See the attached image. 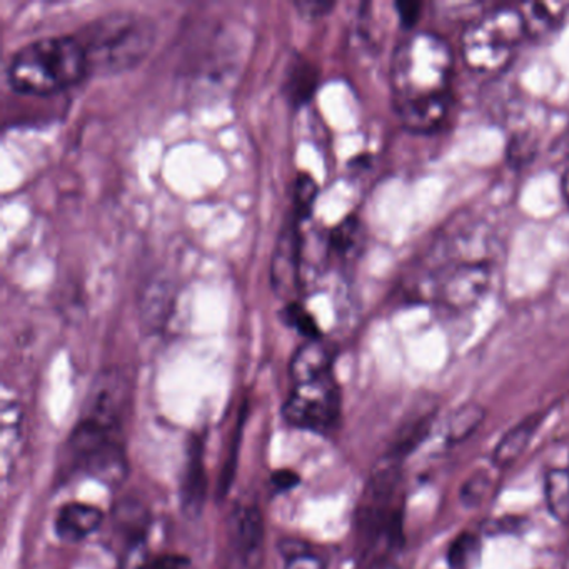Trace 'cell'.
Instances as JSON below:
<instances>
[{"mask_svg": "<svg viewBox=\"0 0 569 569\" xmlns=\"http://www.w3.org/2000/svg\"><path fill=\"white\" fill-rule=\"evenodd\" d=\"M569 154V152H568ZM561 191L562 196H565L566 202L569 206V166L566 168L565 174H562L561 179Z\"/></svg>", "mask_w": 569, "mask_h": 569, "instance_id": "4dcf8cb0", "label": "cell"}, {"mask_svg": "<svg viewBox=\"0 0 569 569\" xmlns=\"http://www.w3.org/2000/svg\"><path fill=\"white\" fill-rule=\"evenodd\" d=\"M104 512L84 502H68L56 516L54 529L59 539L66 542H81L101 529Z\"/></svg>", "mask_w": 569, "mask_h": 569, "instance_id": "7c38bea8", "label": "cell"}, {"mask_svg": "<svg viewBox=\"0 0 569 569\" xmlns=\"http://www.w3.org/2000/svg\"><path fill=\"white\" fill-rule=\"evenodd\" d=\"M144 569H189V559L179 555H161L146 562Z\"/></svg>", "mask_w": 569, "mask_h": 569, "instance_id": "4316f807", "label": "cell"}, {"mask_svg": "<svg viewBox=\"0 0 569 569\" xmlns=\"http://www.w3.org/2000/svg\"><path fill=\"white\" fill-rule=\"evenodd\" d=\"M455 52L442 36L416 31L396 46L391 62L392 104L408 131L432 134L452 108Z\"/></svg>", "mask_w": 569, "mask_h": 569, "instance_id": "6da1fadb", "label": "cell"}, {"mask_svg": "<svg viewBox=\"0 0 569 569\" xmlns=\"http://www.w3.org/2000/svg\"><path fill=\"white\" fill-rule=\"evenodd\" d=\"M528 26L529 38H539L565 24L569 18V2H536L519 6Z\"/></svg>", "mask_w": 569, "mask_h": 569, "instance_id": "2e32d148", "label": "cell"}, {"mask_svg": "<svg viewBox=\"0 0 569 569\" xmlns=\"http://www.w3.org/2000/svg\"><path fill=\"white\" fill-rule=\"evenodd\" d=\"M528 38L519 6H498L475 16L466 26L461 36L462 61L478 74H499L511 66Z\"/></svg>", "mask_w": 569, "mask_h": 569, "instance_id": "5b68a950", "label": "cell"}, {"mask_svg": "<svg viewBox=\"0 0 569 569\" xmlns=\"http://www.w3.org/2000/svg\"><path fill=\"white\" fill-rule=\"evenodd\" d=\"M271 482L276 491H289V489H295L299 485V475L298 472L289 471V469H279V471L272 472Z\"/></svg>", "mask_w": 569, "mask_h": 569, "instance_id": "f1b7e54d", "label": "cell"}, {"mask_svg": "<svg viewBox=\"0 0 569 569\" xmlns=\"http://www.w3.org/2000/svg\"><path fill=\"white\" fill-rule=\"evenodd\" d=\"M486 409L476 402H468V405L459 406L445 426L446 445L456 446L459 442H465L466 439L471 438L482 422H485Z\"/></svg>", "mask_w": 569, "mask_h": 569, "instance_id": "d6986e66", "label": "cell"}, {"mask_svg": "<svg viewBox=\"0 0 569 569\" xmlns=\"http://www.w3.org/2000/svg\"><path fill=\"white\" fill-rule=\"evenodd\" d=\"M401 459L386 456L366 485L356 512V531L362 555L402 542V509L399 506Z\"/></svg>", "mask_w": 569, "mask_h": 569, "instance_id": "8992f818", "label": "cell"}, {"mask_svg": "<svg viewBox=\"0 0 569 569\" xmlns=\"http://www.w3.org/2000/svg\"><path fill=\"white\" fill-rule=\"evenodd\" d=\"M284 569H325V565H322L319 556L312 555L309 551H302L288 558Z\"/></svg>", "mask_w": 569, "mask_h": 569, "instance_id": "83f0119b", "label": "cell"}, {"mask_svg": "<svg viewBox=\"0 0 569 569\" xmlns=\"http://www.w3.org/2000/svg\"><path fill=\"white\" fill-rule=\"evenodd\" d=\"M489 485H491V481H489L488 476L482 475V472L472 475L471 478L462 485L461 491H459V498H461L462 505H465L466 508H476V506L481 505L486 492H488Z\"/></svg>", "mask_w": 569, "mask_h": 569, "instance_id": "d4e9b609", "label": "cell"}, {"mask_svg": "<svg viewBox=\"0 0 569 569\" xmlns=\"http://www.w3.org/2000/svg\"><path fill=\"white\" fill-rule=\"evenodd\" d=\"M335 365V349L328 342L319 339H306L291 359L289 372L295 385L298 382L311 381L321 376L332 372Z\"/></svg>", "mask_w": 569, "mask_h": 569, "instance_id": "4fadbf2b", "label": "cell"}, {"mask_svg": "<svg viewBox=\"0 0 569 569\" xmlns=\"http://www.w3.org/2000/svg\"><path fill=\"white\" fill-rule=\"evenodd\" d=\"M301 222L292 212L279 231L274 251H272L271 276L272 291L286 302L298 301L296 295L301 289L302 232Z\"/></svg>", "mask_w": 569, "mask_h": 569, "instance_id": "30bf717a", "label": "cell"}, {"mask_svg": "<svg viewBox=\"0 0 569 569\" xmlns=\"http://www.w3.org/2000/svg\"><path fill=\"white\" fill-rule=\"evenodd\" d=\"M542 491L549 515L562 526H569V468L546 471Z\"/></svg>", "mask_w": 569, "mask_h": 569, "instance_id": "ac0fdd59", "label": "cell"}, {"mask_svg": "<svg viewBox=\"0 0 569 569\" xmlns=\"http://www.w3.org/2000/svg\"><path fill=\"white\" fill-rule=\"evenodd\" d=\"M399 16H401L402 24L412 26L419 18L421 6L419 4H396Z\"/></svg>", "mask_w": 569, "mask_h": 569, "instance_id": "f546056e", "label": "cell"}, {"mask_svg": "<svg viewBox=\"0 0 569 569\" xmlns=\"http://www.w3.org/2000/svg\"><path fill=\"white\" fill-rule=\"evenodd\" d=\"M266 525L261 509L239 505L228 519V555L231 569H261L264 561Z\"/></svg>", "mask_w": 569, "mask_h": 569, "instance_id": "ba28073f", "label": "cell"}, {"mask_svg": "<svg viewBox=\"0 0 569 569\" xmlns=\"http://www.w3.org/2000/svg\"><path fill=\"white\" fill-rule=\"evenodd\" d=\"M282 418L289 426L326 435L341 418V389L335 372L298 382L282 406Z\"/></svg>", "mask_w": 569, "mask_h": 569, "instance_id": "52a82bcc", "label": "cell"}, {"mask_svg": "<svg viewBox=\"0 0 569 569\" xmlns=\"http://www.w3.org/2000/svg\"><path fill=\"white\" fill-rule=\"evenodd\" d=\"M316 198H318V182L308 172H301L296 178L295 189H292V214L299 221H306L311 216Z\"/></svg>", "mask_w": 569, "mask_h": 569, "instance_id": "7402d4cb", "label": "cell"}, {"mask_svg": "<svg viewBox=\"0 0 569 569\" xmlns=\"http://www.w3.org/2000/svg\"><path fill=\"white\" fill-rule=\"evenodd\" d=\"M281 319L286 325L301 332L306 339L321 338V329H319L318 322L299 301L286 302V308L281 311Z\"/></svg>", "mask_w": 569, "mask_h": 569, "instance_id": "cb8c5ba5", "label": "cell"}, {"mask_svg": "<svg viewBox=\"0 0 569 569\" xmlns=\"http://www.w3.org/2000/svg\"><path fill=\"white\" fill-rule=\"evenodd\" d=\"M86 475L108 488H119L128 479L129 462L121 441H111L92 451L76 465Z\"/></svg>", "mask_w": 569, "mask_h": 569, "instance_id": "8fae6325", "label": "cell"}, {"mask_svg": "<svg viewBox=\"0 0 569 569\" xmlns=\"http://www.w3.org/2000/svg\"><path fill=\"white\" fill-rule=\"evenodd\" d=\"M296 11L306 19H318L328 14L335 4L332 2H315V0H305V2H296Z\"/></svg>", "mask_w": 569, "mask_h": 569, "instance_id": "484cf974", "label": "cell"}, {"mask_svg": "<svg viewBox=\"0 0 569 569\" xmlns=\"http://www.w3.org/2000/svg\"><path fill=\"white\" fill-rule=\"evenodd\" d=\"M365 228L356 216L342 219L328 238L329 251L342 261H351L361 254L365 246Z\"/></svg>", "mask_w": 569, "mask_h": 569, "instance_id": "e0dca14e", "label": "cell"}, {"mask_svg": "<svg viewBox=\"0 0 569 569\" xmlns=\"http://www.w3.org/2000/svg\"><path fill=\"white\" fill-rule=\"evenodd\" d=\"M492 282V248L485 229L455 226L436 242L431 261L419 272L415 288L421 301L445 311L476 308Z\"/></svg>", "mask_w": 569, "mask_h": 569, "instance_id": "7a4b0ae2", "label": "cell"}, {"mask_svg": "<svg viewBox=\"0 0 569 569\" xmlns=\"http://www.w3.org/2000/svg\"><path fill=\"white\" fill-rule=\"evenodd\" d=\"M149 526V512L139 502L124 501L114 511V528L129 546H136L144 538Z\"/></svg>", "mask_w": 569, "mask_h": 569, "instance_id": "ffe728a7", "label": "cell"}, {"mask_svg": "<svg viewBox=\"0 0 569 569\" xmlns=\"http://www.w3.org/2000/svg\"><path fill=\"white\" fill-rule=\"evenodd\" d=\"M449 569H479L482 562V539L472 531H462L449 542L446 552Z\"/></svg>", "mask_w": 569, "mask_h": 569, "instance_id": "44dd1931", "label": "cell"}, {"mask_svg": "<svg viewBox=\"0 0 569 569\" xmlns=\"http://www.w3.org/2000/svg\"><path fill=\"white\" fill-rule=\"evenodd\" d=\"M156 24L138 12H111L76 32L88 54L91 74L111 76L138 66L156 42Z\"/></svg>", "mask_w": 569, "mask_h": 569, "instance_id": "277c9868", "label": "cell"}, {"mask_svg": "<svg viewBox=\"0 0 569 569\" xmlns=\"http://www.w3.org/2000/svg\"><path fill=\"white\" fill-rule=\"evenodd\" d=\"M131 399V382L119 369L99 372L89 391L81 419L96 422L109 431L121 435L124 415Z\"/></svg>", "mask_w": 569, "mask_h": 569, "instance_id": "9c48e42d", "label": "cell"}, {"mask_svg": "<svg viewBox=\"0 0 569 569\" xmlns=\"http://www.w3.org/2000/svg\"><path fill=\"white\" fill-rule=\"evenodd\" d=\"M542 419H545V415L535 412V415L526 416L522 421L512 426V428L499 439L495 451H492V462H495V466H498V468H508L512 462L518 461L519 456L531 445L539 426L542 425Z\"/></svg>", "mask_w": 569, "mask_h": 569, "instance_id": "9a60e30c", "label": "cell"}, {"mask_svg": "<svg viewBox=\"0 0 569 569\" xmlns=\"http://www.w3.org/2000/svg\"><path fill=\"white\" fill-rule=\"evenodd\" d=\"M316 84V72L309 62H295L286 79V92L292 101L302 102L311 96Z\"/></svg>", "mask_w": 569, "mask_h": 569, "instance_id": "603a6c76", "label": "cell"}, {"mask_svg": "<svg viewBox=\"0 0 569 569\" xmlns=\"http://www.w3.org/2000/svg\"><path fill=\"white\" fill-rule=\"evenodd\" d=\"M88 76V54L76 34L48 36L28 42L11 56L6 69L12 91L38 98L68 91Z\"/></svg>", "mask_w": 569, "mask_h": 569, "instance_id": "3957f363", "label": "cell"}, {"mask_svg": "<svg viewBox=\"0 0 569 569\" xmlns=\"http://www.w3.org/2000/svg\"><path fill=\"white\" fill-rule=\"evenodd\" d=\"M206 496H208V475H206L202 448L192 446L181 486V505L186 516L196 518L201 515L206 505Z\"/></svg>", "mask_w": 569, "mask_h": 569, "instance_id": "5bb4252c", "label": "cell"}]
</instances>
